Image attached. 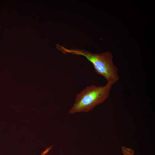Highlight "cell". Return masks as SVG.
<instances>
[{
    "label": "cell",
    "mask_w": 155,
    "mask_h": 155,
    "mask_svg": "<svg viewBox=\"0 0 155 155\" xmlns=\"http://www.w3.org/2000/svg\"><path fill=\"white\" fill-rule=\"evenodd\" d=\"M57 48L64 54L69 53L85 57L92 64L96 73L103 76L107 83L113 85L119 80L118 70L113 62V55L110 51L96 54L84 49H68L60 45Z\"/></svg>",
    "instance_id": "6da1fadb"
},
{
    "label": "cell",
    "mask_w": 155,
    "mask_h": 155,
    "mask_svg": "<svg viewBox=\"0 0 155 155\" xmlns=\"http://www.w3.org/2000/svg\"><path fill=\"white\" fill-rule=\"evenodd\" d=\"M113 85L107 83L104 86L92 85L86 87L77 95L69 113H87L92 110L108 98Z\"/></svg>",
    "instance_id": "7a4b0ae2"
},
{
    "label": "cell",
    "mask_w": 155,
    "mask_h": 155,
    "mask_svg": "<svg viewBox=\"0 0 155 155\" xmlns=\"http://www.w3.org/2000/svg\"><path fill=\"white\" fill-rule=\"evenodd\" d=\"M121 150L123 155H134V150L132 148H128L126 146L121 147Z\"/></svg>",
    "instance_id": "3957f363"
}]
</instances>
